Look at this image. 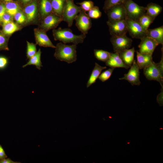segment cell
<instances>
[{"label":"cell","mask_w":163,"mask_h":163,"mask_svg":"<svg viewBox=\"0 0 163 163\" xmlns=\"http://www.w3.org/2000/svg\"><path fill=\"white\" fill-rule=\"evenodd\" d=\"M76 48L75 44L68 45L59 43L56 46L54 56L61 61L72 63L77 59Z\"/></svg>","instance_id":"cell-1"},{"label":"cell","mask_w":163,"mask_h":163,"mask_svg":"<svg viewBox=\"0 0 163 163\" xmlns=\"http://www.w3.org/2000/svg\"><path fill=\"white\" fill-rule=\"evenodd\" d=\"M53 34L56 40H59L63 43H72L77 45L82 43L86 37V35L83 34L80 35H76L69 28L62 29L59 28L53 30Z\"/></svg>","instance_id":"cell-2"},{"label":"cell","mask_w":163,"mask_h":163,"mask_svg":"<svg viewBox=\"0 0 163 163\" xmlns=\"http://www.w3.org/2000/svg\"><path fill=\"white\" fill-rule=\"evenodd\" d=\"M82 9L80 6L74 3L73 0H66L61 16L62 21L66 22L69 27H71L74 20Z\"/></svg>","instance_id":"cell-3"},{"label":"cell","mask_w":163,"mask_h":163,"mask_svg":"<svg viewBox=\"0 0 163 163\" xmlns=\"http://www.w3.org/2000/svg\"><path fill=\"white\" fill-rule=\"evenodd\" d=\"M123 4L126 10V19L138 21L145 14V7L139 5L132 0H125Z\"/></svg>","instance_id":"cell-4"},{"label":"cell","mask_w":163,"mask_h":163,"mask_svg":"<svg viewBox=\"0 0 163 163\" xmlns=\"http://www.w3.org/2000/svg\"><path fill=\"white\" fill-rule=\"evenodd\" d=\"M143 69L144 74L148 80L156 81L160 83L161 87H163V73L160 70L158 63L153 62Z\"/></svg>","instance_id":"cell-5"},{"label":"cell","mask_w":163,"mask_h":163,"mask_svg":"<svg viewBox=\"0 0 163 163\" xmlns=\"http://www.w3.org/2000/svg\"><path fill=\"white\" fill-rule=\"evenodd\" d=\"M109 30L112 37L119 36L126 34L127 32L126 20H109L107 22Z\"/></svg>","instance_id":"cell-6"},{"label":"cell","mask_w":163,"mask_h":163,"mask_svg":"<svg viewBox=\"0 0 163 163\" xmlns=\"http://www.w3.org/2000/svg\"><path fill=\"white\" fill-rule=\"evenodd\" d=\"M110 41L114 53H118L124 50L129 49L132 43V40L128 37L126 34L119 36H111Z\"/></svg>","instance_id":"cell-7"},{"label":"cell","mask_w":163,"mask_h":163,"mask_svg":"<svg viewBox=\"0 0 163 163\" xmlns=\"http://www.w3.org/2000/svg\"><path fill=\"white\" fill-rule=\"evenodd\" d=\"M75 25L82 34H86L92 26L90 18L86 11L82 9L76 16Z\"/></svg>","instance_id":"cell-8"},{"label":"cell","mask_w":163,"mask_h":163,"mask_svg":"<svg viewBox=\"0 0 163 163\" xmlns=\"http://www.w3.org/2000/svg\"><path fill=\"white\" fill-rule=\"evenodd\" d=\"M127 32L133 38L141 39L146 36L147 30L140 25L138 21L126 19Z\"/></svg>","instance_id":"cell-9"},{"label":"cell","mask_w":163,"mask_h":163,"mask_svg":"<svg viewBox=\"0 0 163 163\" xmlns=\"http://www.w3.org/2000/svg\"><path fill=\"white\" fill-rule=\"evenodd\" d=\"M105 12L109 20H123L127 18L126 10L123 4L112 6Z\"/></svg>","instance_id":"cell-10"},{"label":"cell","mask_w":163,"mask_h":163,"mask_svg":"<svg viewBox=\"0 0 163 163\" xmlns=\"http://www.w3.org/2000/svg\"><path fill=\"white\" fill-rule=\"evenodd\" d=\"M139 68L135 60H134L128 72L125 74L124 77L120 80L127 81L132 85H139L141 82L139 79Z\"/></svg>","instance_id":"cell-11"},{"label":"cell","mask_w":163,"mask_h":163,"mask_svg":"<svg viewBox=\"0 0 163 163\" xmlns=\"http://www.w3.org/2000/svg\"><path fill=\"white\" fill-rule=\"evenodd\" d=\"M140 40L138 52L141 53L152 55L156 47L159 45L158 43L154 39L147 36L143 37Z\"/></svg>","instance_id":"cell-12"},{"label":"cell","mask_w":163,"mask_h":163,"mask_svg":"<svg viewBox=\"0 0 163 163\" xmlns=\"http://www.w3.org/2000/svg\"><path fill=\"white\" fill-rule=\"evenodd\" d=\"M62 21L61 16L52 13L43 18L41 26L46 31L56 28Z\"/></svg>","instance_id":"cell-13"},{"label":"cell","mask_w":163,"mask_h":163,"mask_svg":"<svg viewBox=\"0 0 163 163\" xmlns=\"http://www.w3.org/2000/svg\"><path fill=\"white\" fill-rule=\"evenodd\" d=\"M35 36L37 43L39 46L44 47L55 48L46 33V31L42 29H35Z\"/></svg>","instance_id":"cell-14"},{"label":"cell","mask_w":163,"mask_h":163,"mask_svg":"<svg viewBox=\"0 0 163 163\" xmlns=\"http://www.w3.org/2000/svg\"><path fill=\"white\" fill-rule=\"evenodd\" d=\"M105 64L111 68H123L126 69L129 68L124 63L117 53H111L110 56L105 62Z\"/></svg>","instance_id":"cell-15"},{"label":"cell","mask_w":163,"mask_h":163,"mask_svg":"<svg viewBox=\"0 0 163 163\" xmlns=\"http://www.w3.org/2000/svg\"><path fill=\"white\" fill-rule=\"evenodd\" d=\"M137 62L139 69H144L150 65L153 61L152 55L140 53L136 51Z\"/></svg>","instance_id":"cell-16"},{"label":"cell","mask_w":163,"mask_h":163,"mask_svg":"<svg viewBox=\"0 0 163 163\" xmlns=\"http://www.w3.org/2000/svg\"><path fill=\"white\" fill-rule=\"evenodd\" d=\"M155 40L158 44H163V26L153 29H148L146 36Z\"/></svg>","instance_id":"cell-17"},{"label":"cell","mask_w":163,"mask_h":163,"mask_svg":"<svg viewBox=\"0 0 163 163\" xmlns=\"http://www.w3.org/2000/svg\"><path fill=\"white\" fill-rule=\"evenodd\" d=\"M134 47L130 49L124 50L119 53V55L124 63L130 67L134 61V53L135 52Z\"/></svg>","instance_id":"cell-18"},{"label":"cell","mask_w":163,"mask_h":163,"mask_svg":"<svg viewBox=\"0 0 163 163\" xmlns=\"http://www.w3.org/2000/svg\"><path fill=\"white\" fill-rule=\"evenodd\" d=\"M107 68L106 66H101L97 63H95V66L92 71L86 85L87 88L89 87L94 83L98 78L102 71Z\"/></svg>","instance_id":"cell-19"},{"label":"cell","mask_w":163,"mask_h":163,"mask_svg":"<svg viewBox=\"0 0 163 163\" xmlns=\"http://www.w3.org/2000/svg\"><path fill=\"white\" fill-rule=\"evenodd\" d=\"M145 9V14L154 19L160 13L162 9L160 6L153 3L148 4Z\"/></svg>","instance_id":"cell-20"},{"label":"cell","mask_w":163,"mask_h":163,"mask_svg":"<svg viewBox=\"0 0 163 163\" xmlns=\"http://www.w3.org/2000/svg\"><path fill=\"white\" fill-rule=\"evenodd\" d=\"M37 5L35 2H32L25 8L24 12L27 22L31 21L35 18L37 14Z\"/></svg>","instance_id":"cell-21"},{"label":"cell","mask_w":163,"mask_h":163,"mask_svg":"<svg viewBox=\"0 0 163 163\" xmlns=\"http://www.w3.org/2000/svg\"><path fill=\"white\" fill-rule=\"evenodd\" d=\"M40 12L43 18L53 13L50 0H41Z\"/></svg>","instance_id":"cell-22"},{"label":"cell","mask_w":163,"mask_h":163,"mask_svg":"<svg viewBox=\"0 0 163 163\" xmlns=\"http://www.w3.org/2000/svg\"><path fill=\"white\" fill-rule=\"evenodd\" d=\"M52 12L61 17L66 0H50Z\"/></svg>","instance_id":"cell-23"},{"label":"cell","mask_w":163,"mask_h":163,"mask_svg":"<svg viewBox=\"0 0 163 163\" xmlns=\"http://www.w3.org/2000/svg\"><path fill=\"white\" fill-rule=\"evenodd\" d=\"M41 53L40 49H39L36 54L30 59L28 62L23 65L22 67L24 68L28 65H33L36 66V67L39 70H40L41 67L43 66L41 61Z\"/></svg>","instance_id":"cell-24"},{"label":"cell","mask_w":163,"mask_h":163,"mask_svg":"<svg viewBox=\"0 0 163 163\" xmlns=\"http://www.w3.org/2000/svg\"><path fill=\"white\" fill-rule=\"evenodd\" d=\"M94 54L97 60L106 62L109 58L111 53L101 50L94 49Z\"/></svg>","instance_id":"cell-25"},{"label":"cell","mask_w":163,"mask_h":163,"mask_svg":"<svg viewBox=\"0 0 163 163\" xmlns=\"http://www.w3.org/2000/svg\"><path fill=\"white\" fill-rule=\"evenodd\" d=\"M5 7L6 12L11 16H14L20 9L18 5L14 2H7Z\"/></svg>","instance_id":"cell-26"},{"label":"cell","mask_w":163,"mask_h":163,"mask_svg":"<svg viewBox=\"0 0 163 163\" xmlns=\"http://www.w3.org/2000/svg\"><path fill=\"white\" fill-rule=\"evenodd\" d=\"M18 29L19 27L17 25L12 21L3 25V31L6 35H11Z\"/></svg>","instance_id":"cell-27"},{"label":"cell","mask_w":163,"mask_h":163,"mask_svg":"<svg viewBox=\"0 0 163 163\" xmlns=\"http://www.w3.org/2000/svg\"><path fill=\"white\" fill-rule=\"evenodd\" d=\"M154 20L145 14L139 19L138 22L145 30H147Z\"/></svg>","instance_id":"cell-28"},{"label":"cell","mask_w":163,"mask_h":163,"mask_svg":"<svg viewBox=\"0 0 163 163\" xmlns=\"http://www.w3.org/2000/svg\"><path fill=\"white\" fill-rule=\"evenodd\" d=\"M87 14L90 18L97 19L101 17L102 13L98 7L94 6L88 11Z\"/></svg>","instance_id":"cell-29"},{"label":"cell","mask_w":163,"mask_h":163,"mask_svg":"<svg viewBox=\"0 0 163 163\" xmlns=\"http://www.w3.org/2000/svg\"><path fill=\"white\" fill-rule=\"evenodd\" d=\"M37 53L36 45L33 43L27 41V59H30Z\"/></svg>","instance_id":"cell-30"},{"label":"cell","mask_w":163,"mask_h":163,"mask_svg":"<svg viewBox=\"0 0 163 163\" xmlns=\"http://www.w3.org/2000/svg\"><path fill=\"white\" fill-rule=\"evenodd\" d=\"M114 69L111 68L104 71L100 74L98 78L103 82L106 81L111 77Z\"/></svg>","instance_id":"cell-31"},{"label":"cell","mask_w":163,"mask_h":163,"mask_svg":"<svg viewBox=\"0 0 163 163\" xmlns=\"http://www.w3.org/2000/svg\"><path fill=\"white\" fill-rule=\"evenodd\" d=\"M125 0H105L103 9L105 12L108 9L113 6L123 4Z\"/></svg>","instance_id":"cell-32"},{"label":"cell","mask_w":163,"mask_h":163,"mask_svg":"<svg viewBox=\"0 0 163 163\" xmlns=\"http://www.w3.org/2000/svg\"><path fill=\"white\" fill-rule=\"evenodd\" d=\"M78 4L80 5L82 9L85 11H88L94 6V3L91 1H85Z\"/></svg>","instance_id":"cell-33"},{"label":"cell","mask_w":163,"mask_h":163,"mask_svg":"<svg viewBox=\"0 0 163 163\" xmlns=\"http://www.w3.org/2000/svg\"><path fill=\"white\" fill-rule=\"evenodd\" d=\"M8 50L7 41L5 37L0 33V50Z\"/></svg>","instance_id":"cell-34"},{"label":"cell","mask_w":163,"mask_h":163,"mask_svg":"<svg viewBox=\"0 0 163 163\" xmlns=\"http://www.w3.org/2000/svg\"><path fill=\"white\" fill-rule=\"evenodd\" d=\"M14 18L18 23L22 24L24 23L26 20L24 15L21 12H18L14 16Z\"/></svg>","instance_id":"cell-35"},{"label":"cell","mask_w":163,"mask_h":163,"mask_svg":"<svg viewBox=\"0 0 163 163\" xmlns=\"http://www.w3.org/2000/svg\"><path fill=\"white\" fill-rule=\"evenodd\" d=\"M8 59L4 56H0V70L5 69L8 64Z\"/></svg>","instance_id":"cell-36"},{"label":"cell","mask_w":163,"mask_h":163,"mask_svg":"<svg viewBox=\"0 0 163 163\" xmlns=\"http://www.w3.org/2000/svg\"><path fill=\"white\" fill-rule=\"evenodd\" d=\"M11 16L7 13H5L3 16L2 21L3 24L4 25L11 21Z\"/></svg>","instance_id":"cell-37"},{"label":"cell","mask_w":163,"mask_h":163,"mask_svg":"<svg viewBox=\"0 0 163 163\" xmlns=\"http://www.w3.org/2000/svg\"><path fill=\"white\" fill-rule=\"evenodd\" d=\"M161 92L158 95L157 97V101L160 106H163V87H161Z\"/></svg>","instance_id":"cell-38"},{"label":"cell","mask_w":163,"mask_h":163,"mask_svg":"<svg viewBox=\"0 0 163 163\" xmlns=\"http://www.w3.org/2000/svg\"><path fill=\"white\" fill-rule=\"evenodd\" d=\"M6 12L5 6L2 4L0 5V21H2L3 16Z\"/></svg>","instance_id":"cell-39"},{"label":"cell","mask_w":163,"mask_h":163,"mask_svg":"<svg viewBox=\"0 0 163 163\" xmlns=\"http://www.w3.org/2000/svg\"><path fill=\"white\" fill-rule=\"evenodd\" d=\"M7 157L3 149L0 144V160L7 158Z\"/></svg>","instance_id":"cell-40"},{"label":"cell","mask_w":163,"mask_h":163,"mask_svg":"<svg viewBox=\"0 0 163 163\" xmlns=\"http://www.w3.org/2000/svg\"><path fill=\"white\" fill-rule=\"evenodd\" d=\"M20 163L15 162L12 161L9 158H5L0 160V163Z\"/></svg>","instance_id":"cell-41"},{"label":"cell","mask_w":163,"mask_h":163,"mask_svg":"<svg viewBox=\"0 0 163 163\" xmlns=\"http://www.w3.org/2000/svg\"><path fill=\"white\" fill-rule=\"evenodd\" d=\"M24 3H27L29 2H30L31 0H21Z\"/></svg>","instance_id":"cell-42"},{"label":"cell","mask_w":163,"mask_h":163,"mask_svg":"<svg viewBox=\"0 0 163 163\" xmlns=\"http://www.w3.org/2000/svg\"><path fill=\"white\" fill-rule=\"evenodd\" d=\"M5 1L7 2H11L12 0H4Z\"/></svg>","instance_id":"cell-43"}]
</instances>
